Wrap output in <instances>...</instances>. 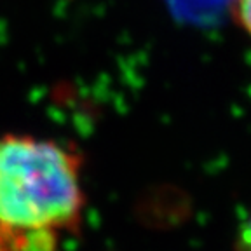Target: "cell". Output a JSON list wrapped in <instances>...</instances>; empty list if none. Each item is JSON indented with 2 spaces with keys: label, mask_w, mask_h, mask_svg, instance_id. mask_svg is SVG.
I'll return each mask as SVG.
<instances>
[{
  "label": "cell",
  "mask_w": 251,
  "mask_h": 251,
  "mask_svg": "<svg viewBox=\"0 0 251 251\" xmlns=\"http://www.w3.org/2000/svg\"><path fill=\"white\" fill-rule=\"evenodd\" d=\"M228 7L237 26L251 40V0H230Z\"/></svg>",
  "instance_id": "2"
},
{
  "label": "cell",
  "mask_w": 251,
  "mask_h": 251,
  "mask_svg": "<svg viewBox=\"0 0 251 251\" xmlns=\"http://www.w3.org/2000/svg\"><path fill=\"white\" fill-rule=\"evenodd\" d=\"M237 251H251V216L244 222L237 237Z\"/></svg>",
  "instance_id": "3"
},
{
  "label": "cell",
  "mask_w": 251,
  "mask_h": 251,
  "mask_svg": "<svg viewBox=\"0 0 251 251\" xmlns=\"http://www.w3.org/2000/svg\"><path fill=\"white\" fill-rule=\"evenodd\" d=\"M82 157L31 134L0 136V235L12 251H59L82 227Z\"/></svg>",
  "instance_id": "1"
},
{
  "label": "cell",
  "mask_w": 251,
  "mask_h": 251,
  "mask_svg": "<svg viewBox=\"0 0 251 251\" xmlns=\"http://www.w3.org/2000/svg\"><path fill=\"white\" fill-rule=\"evenodd\" d=\"M0 251H12L11 248H9V244L2 239V235H0Z\"/></svg>",
  "instance_id": "4"
}]
</instances>
